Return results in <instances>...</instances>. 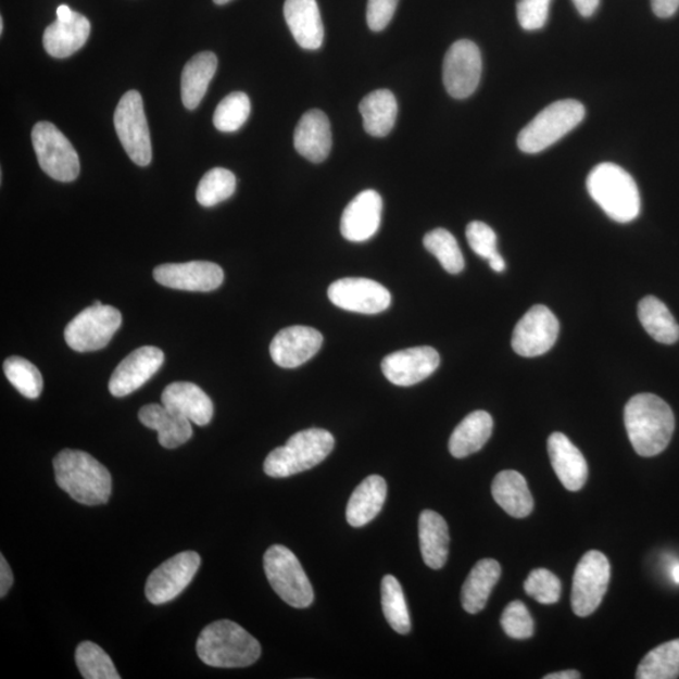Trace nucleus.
<instances>
[{"mask_svg": "<svg viewBox=\"0 0 679 679\" xmlns=\"http://www.w3.org/2000/svg\"><path fill=\"white\" fill-rule=\"evenodd\" d=\"M625 423L629 441L642 457H653L665 451L676 427L670 406L650 393L630 399L625 410Z\"/></svg>", "mask_w": 679, "mask_h": 679, "instance_id": "f257e3e1", "label": "nucleus"}, {"mask_svg": "<svg viewBox=\"0 0 679 679\" xmlns=\"http://www.w3.org/2000/svg\"><path fill=\"white\" fill-rule=\"evenodd\" d=\"M55 482L78 503L103 505L111 496L113 478L91 454L63 450L53 460Z\"/></svg>", "mask_w": 679, "mask_h": 679, "instance_id": "f03ea898", "label": "nucleus"}, {"mask_svg": "<svg viewBox=\"0 0 679 679\" xmlns=\"http://www.w3.org/2000/svg\"><path fill=\"white\" fill-rule=\"evenodd\" d=\"M261 644L244 628L230 620L206 626L197 642V653L206 666L244 668L261 657Z\"/></svg>", "mask_w": 679, "mask_h": 679, "instance_id": "7ed1b4c3", "label": "nucleus"}, {"mask_svg": "<svg viewBox=\"0 0 679 679\" xmlns=\"http://www.w3.org/2000/svg\"><path fill=\"white\" fill-rule=\"evenodd\" d=\"M587 188L591 199L615 222L629 223L641 213L637 183L617 164L596 165L588 175Z\"/></svg>", "mask_w": 679, "mask_h": 679, "instance_id": "20e7f679", "label": "nucleus"}, {"mask_svg": "<svg viewBox=\"0 0 679 679\" xmlns=\"http://www.w3.org/2000/svg\"><path fill=\"white\" fill-rule=\"evenodd\" d=\"M334 447L335 438L330 431L318 428L301 430L267 455L263 469L274 478L305 473L329 457Z\"/></svg>", "mask_w": 679, "mask_h": 679, "instance_id": "39448f33", "label": "nucleus"}, {"mask_svg": "<svg viewBox=\"0 0 679 679\" xmlns=\"http://www.w3.org/2000/svg\"><path fill=\"white\" fill-rule=\"evenodd\" d=\"M584 117L586 108L577 100H562L551 103L518 134V149L526 154H538L563 139Z\"/></svg>", "mask_w": 679, "mask_h": 679, "instance_id": "423d86ee", "label": "nucleus"}, {"mask_svg": "<svg viewBox=\"0 0 679 679\" xmlns=\"http://www.w3.org/2000/svg\"><path fill=\"white\" fill-rule=\"evenodd\" d=\"M266 577L272 589L293 608H307L314 603L313 586L299 558L282 545L271 546L263 557Z\"/></svg>", "mask_w": 679, "mask_h": 679, "instance_id": "0eeeda50", "label": "nucleus"}, {"mask_svg": "<svg viewBox=\"0 0 679 679\" xmlns=\"http://www.w3.org/2000/svg\"><path fill=\"white\" fill-rule=\"evenodd\" d=\"M122 323V314L113 306L87 307L66 326L67 345L78 353L101 350L113 339Z\"/></svg>", "mask_w": 679, "mask_h": 679, "instance_id": "6e6552de", "label": "nucleus"}, {"mask_svg": "<svg viewBox=\"0 0 679 679\" xmlns=\"http://www.w3.org/2000/svg\"><path fill=\"white\" fill-rule=\"evenodd\" d=\"M32 141L42 171L54 180L70 183L77 179L79 159L74 147L51 123H38L32 131Z\"/></svg>", "mask_w": 679, "mask_h": 679, "instance_id": "1a4fd4ad", "label": "nucleus"}, {"mask_svg": "<svg viewBox=\"0 0 679 679\" xmlns=\"http://www.w3.org/2000/svg\"><path fill=\"white\" fill-rule=\"evenodd\" d=\"M114 123L127 155L136 165L148 166L153 158V149L146 110L138 91L133 90L123 96L115 111Z\"/></svg>", "mask_w": 679, "mask_h": 679, "instance_id": "9d476101", "label": "nucleus"}, {"mask_svg": "<svg viewBox=\"0 0 679 679\" xmlns=\"http://www.w3.org/2000/svg\"><path fill=\"white\" fill-rule=\"evenodd\" d=\"M611 581V563L601 551L591 550L575 569L571 608L578 617H589L602 604Z\"/></svg>", "mask_w": 679, "mask_h": 679, "instance_id": "9b49d317", "label": "nucleus"}, {"mask_svg": "<svg viewBox=\"0 0 679 679\" xmlns=\"http://www.w3.org/2000/svg\"><path fill=\"white\" fill-rule=\"evenodd\" d=\"M482 75V58L479 48L468 39L455 42L445 53L443 84L453 99L473 96Z\"/></svg>", "mask_w": 679, "mask_h": 679, "instance_id": "f8f14e48", "label": "nucleus"}, {"mask_svg": "<svg viewBox=\"0 0 679 679\" xmlns=\"http://www.w3.org/2000/svg\"><path fill=\"white\" fill-rule=\"evenodd\" d=\"M199 566L201 556L196 551H184L156 567L147 581L148 601L155 605L174 601L194 579Z\"/></svg>", "mask_w": 679, "mask_h": 679, "instance_id": "ddd939ff", "label": "nucleus"}, {"mask_svg": "<svg viewBox=\"0 0 679 679\" xmlns=\"http://www.w3.org/2000/svg\"><path fill=\"white\" fill-rule=\"evenodd\" d=\"M561 324L546 306L531 307L517 323L511 345L515 353L524 357L546 354L555 345Z\"/></svg>", "mask_w": 679, "mask_h": 679, "instance_id": "4468645a", "label": "nucleus"}, {"mask_svg": "<svg viewBox=\"0 0 679 679\" xmlns=\"http://www.w3.org/2000/svg\"><path fill=\"white\" fill-rule=\"evenodd\" d=\"M330 301L351 313L375 315L386 311L391 294L385 286L367 278H341L327 290Z\"/></svg>", "mask_w": 679, "mask_h": 679, "instance_id": "2eb2a0df", "label": "nucleus"}, {"mask_svg": "<svg viewBox=\"0 0 679 679\" xmlns=\"http://www.w3.org/2000/svg\"><path fill=\"white\" fill-rule=\"evenodd\" d=\"M155 281L169 289L190 292L217 290L225 279V272L217 263L191 261L167 263L154 269Z\"/></svg>", "mask_w": 679, "mask_h": 679, "instance_id": "dca6fc26", "label": "nucleus"}, {"mask_svg": "<svg viewBox=\"0 0 679 679\" xmlns=\"http://www.w3.org/2000/svg\"><path fill=\"white\" fill-rule=\"evenodd\" d=\"M439 364L441 357L436 349L418 347L386 356L381 363V370L394 386L412 387L429 378L438 369Z\"/></svg>", "mask_w": 679, "mask_h": 679, "instance_id": "f3484780", "label": "nucleus"}, {"mask_svg": "<svg viewBox=\"0 0 679 679\" xmlns=\"http://www.w3.org/2000/svg\"><path fill=\"white\" fill-rule=\"evenodd\" d=\"M165 355L155 347H143L133 351L116 367L109 382L110 393L123 398L140 389L154 377L164 364Z\"/></svg>", "mask_w": 679, "mask_h": 679, "instance_id": "a211bd4d", "label": "nucleus"}, {"mask_svg": "<svg viewBox=\"0 0 679 679\" xmlns=\"http://www.w3.org/2000/svg\"><path fill=\"white\" fill-rule=\"evenodd\" d=\"M323 341L322 332L313 327H286L272 340L269 354L278 366L294 369L313 359L322 349Z\"/></svg>", "mask_w": 679, "mask_h": 679, "instance_id": "6ab92c4d", "label": "nucleus"}, {"mask_svg": "<svg viewBox=\"0 0 679 679\" xmlns=\"http://www.w3.org/2000/svg\"><path fill=\"white\" fill-rule=\"evenodd\" d=\"M382 199L378 191L364 190L351 201L342 213L340 229L350 242L369 241L378 234Z\"/></svg>", "mask_w": 679, "mask_h": 679, "instance_id": "aec40b11", "label": "nucleus"}, {"mask_svg": "<svg viewBox=\"0 0 679 679\" xmlns=\"http://www.w3.org/2000/svg\"><path fill=\"white\" fill-rule=\"evenodd\" d=\"M548 451L551 466L565 489L580 491L587 483L589 473L584 455L569 438L558 431L549 437Z\"/></svg>", "mask_w": 679, "mask_h": 679, "instance_id": "412c9836", "label": "nucleus"}, {"mask_svg": "<svg viewBox=\"0 0 679 679\" xmlns=\"http://www.w3.org/2000/svg\"><path fill=\"white\" fill-rule=\"evenodd\" d=\"M285 20L294 41L303 50L315 51L324 43V24L316 0H286Z\"/></svg>", "mask_w": 679, "mask_h": 679, "instance_id": "4be33fe9", "label": "nucleus"}, {"mask_svg": "<svg viewBox=\"0 0 679 679\" xmlns=\"http://www.w3.org/2000/svg\"><path fill=\"white\" fill-rule=\"evenodd\" d=\"M293 142L298 153L311 163H323L332 147L329 118L323 111H309L296 126Z\"/></svg>", "mask_w": 679, "mask_h": 679, "instance_id": "5701e85b", "label": "nucleus"}, {"mask_svg": "<svg viewBox=\"0 0 679 679\" xmlns=\"http://www.w3.org/2000/svg\"><path fill=\"white\" fill-rule=\"evenodd\" d=\"M162 404L201 427L210 425L214 414L212 399L204 390L188 381H177L167 386L163 391Z\"/></svg>", "mask_w": 679, "mask_h": 679, "instance_id": "b1692460", "label": "nucleus"}, {"mask_svg": "<svg viewBox=\"0 0 679 679\" xmlns=\"http://www.w3.org/2000/svg\"><path fill=\"white\" fill-rule=\"evenodd\" d=\"M139 419L143 426L158 431L159 443L166 450L178 449L193 436L190 420L163 404L142 406Z\"/></svg>", "mask_w": 679, "mask_h": 679, "instance_id": "393cba45", "label": "nucleus"}, {"mask_svg": "<svg viewBox=\"0 0 679 679\" xmlns=\"http://www.w3.org/2000/svg\"><path fill=\"white\" fill-rule=\"evenodd\" d=\"M91 34V24L85 15L74 13L67 22L55 21L43 35V46L54 59H67L83 48Z\"/></svg>", "mask_w": 679, "mask_h": 679, "instance_id": "a878e982", "label": "nucleus"}, {"mask_svg": "<svg viewBox=\"0 0 679 679\" xmlns=\"http://www.w3.org/2000/svg\"><path fill=\"white\" fill-rule=\"evenodd\" d=\"M450 530L444 518L435 511H423L419 517V542L423 561L430 569L439 570L449 561Z\"/></svg>", "mask_w": 679, "mask_h": 679, "instance_id": "bb28decb", "label": "nucleus"}, {"mask_svg": "<svg viewBox=\"0 0 679 679\" xmlns=\"http://www.w3.org/2000/svg\"><path fill=\"white\" fill-rule=\"evenodd\" d=\"M388 493L386 479L373 475L364 479L351 494L347 520L353 527H363L374 520L385 506Z\"/></svg>", "mask_w": 679, "mask_h": 679, "instance_id": "cd10ccee", "label": "nucleus"}, {"mask_svg": "<svg viewBox=\"0 0 679 679\" xmlns=\"http://www.w3.org/2000/svg\"><path fill=\"white\" fill-rule=\"evenodd\" d=\"M492 496L510 516L524 518L533 510V499L529 486L516 470H502L493 479Z\"/></svg>", "mask_w": 679, "mask_h": 679, "instance_id": "c85d7f7f", "label": "nucleus"}, {"mask_svg": "<svg viewBox=\"0 0 679 679\" xmlns=\"http://www.w3.org/2000/svg\"><path fill=\"white\" fill-rule=\"evenodd\" d=\"M501 565L493 558H483L478 562L462 588L463 609L469 614L482 612L501 578Z\"/></svg>", "mask_w": 679, "mask_h": 679, "instance_id": "c756f323", "label": "nucleus"}, {"mask_svg": "<svg viewBox=\"0 0 679 679\" xmlns=\"http://www.w3.org/2000/svg\"><path fill=\"white\" fill-rule=\"evenodd\" d=\"M217 67V55L213 52L198 53L187 63L181 74L184 106L188 110H194L201 105Z\"/></svg>", "mask_w": 679, "mask_h": 679, "instance_id": "7c9ffc66", "label": "nucleus"}, {"mask_svg": "<svg viewBox=\"0 0 679 679\" xmlns=\"http://www.w3.org/2000/svg\"><path fill=\"white\" fill-rule=\"evenodd\" d=\"M493 430V419L485 411H476L467 415L450 439V452L455 458H466L483 449L489 442Z\"/></svg>", "mask_w": 679, "mask_h": 679, "instance_id": "2f4dec72", "label": "nucleus"}, {"mask_svg": "<svg viewBox=\"0 0 679 679\" xmlns=\"http://www.w3.org/2000/svg\"><path fill=\"white\" fill-rule=\"evenodd\" d=\"M359 110L365 131L374 138H385L393 130L398 116V102L393 92L378 90L366 95Z\"/></svg>", "mask_w": 679, "mask_h": 679, "instance_id": "473e14b6", "label": "nucleus"}, {"mask_svg": "<svg viewBox=\"0 0 679 679\" xmlns=\"http://www.w3.org/2000/svg\"><path fill=\"white\" fill-rule=\"evenodd\" d=\"M639 322L651 337L670 345L679 340V325L668 307L654 296H649L639 302Z\"/></svg>", "mask_w": 679, "mask_h": 679, "instance_id": "72a5a7b5", "label": "nucleus"}, {"mask_svg": "<svg viewBox=\"0 0 679 679\" xmlns=\"http://www.w3.org/2000/svg\"><path fill=\"white\" fill-rule=\"evenodd\" d=\"M638 679H676L679 677V639L651 651L638 666Z\"/></svg>", "mask_w": 679, "mask_h": 679, "instance_id": "f704fd0d", "label": "nucleus"}, {"mask_svg": "<svg viewBox=\"0 0 679 679\" xmlns=\"http://www.w3.org/2000/svg\"><path fill=\"white\" fill-rule=\"evenodd\" d=\"M381 606L389 626L399 634L411 632L412 623L401 582L393 575L381 581Z\"/></svg>", "mask_w": 679, "mask_h": 679, "instance_id": "c9c22d12", "label": "nucleus"}, {"mask_svg": "<svg viewBox=\"0 0 679 679\" xmlns=\"http://www.w3.org/2000/svg\"><path fill=\"white\" fill-rule=\"evenodd\" d=\"M423 244L449 274L457 275L465 268V259H463L457 239L451 231L443 228L433 229L425 236Z\"/></svg>", "mask_w": 679, "mask_h": 679, "instance_id": "e433bc0d", "label": "nucleus"}, {"mask_svg": "<svg viewBox=\"0 0 679 679\" xmlns=\"http://www.w3.org/2000/svg\"><path fill=\"white\" fill-rule=\"evenodd\" d=\"M236 187L237 179L234 173L225 167H214L199 181L197 201L206 208L217 205L234 196Z\"/></svg>", "mask_w": 679, "mask_h": 679, "instance_id": "4c0bfd02", "label": "nucleus"}, {"mask_svg": "<svg viewBox=\"0 0 679 679\" xmlns=\"http://www.w3.org/2000/svg\"><path fill=\"white\" fill-rule=\"evenodd\" d=\"M79 672L86 679H120V675L109 654L98 644L83 642L75 654Z\"/></svg>", "mask_w": 679, "mask_h": 679, "instance_id": "58836bf2", "label": "nucleus"}, {"mask_svg": "<svg viewBox=\"0 0 679 679\" xmlns=\"http://www.w3.org/2000/svg\"><path fill=\"white\" fill-rule=\"evenodd\" d=\"M3 367L7 379L23 397L37 399L41 395L43 378L34 364L26 359L12 356L7 359Z\"/></svg>", "mask_w": 679, "mask_h": 679, "instance_id": "ea45409f", "label": "nucleus"}, {"mask_svg": "<svg viewBox=\"0 0 679 679\" xmlns=\"http://www.w3.org/2000/svg\"><path fill=\"white\" fill-rule=\"evenodd\" d=\"M251 114V101L243 92H234L215 109L213 123L222 133H235L246 124Z\"/></svg>", "mask_w": 679, "mask_h": 679, "instance_id": "a19ab883", "label": "nucleus"}, {"mask_svg": "<svg viewBox=\"0 0 679 679\" xmlns=\"http://www.w3.org/2000/svg\"><path fill=\"white\" fill-rule=\"evenodd\" d=\"M526 594L535 601L550 605L561 601L562 581L548 569H535L525 581Z\"/></svg>", "mask_w": 679, "mask_h": 679, "instance_id": "79ce46f5", "label": "nucleus"}, {"mask_svg": "<svg viewBox=\"0 0 679 679\" xmlns=\"http://www.w3.org/2000/svg\"><path fill=\"white\" fill-rule=\"evenodd\" d=\"M501 626L510 638L529 639L533 636V619L526 605L516 601L510 603L502 613Z\"/></svg>", "mask_w": 679, "mask_h": 679, "instance_id": "37998d69", "label": "nucleus"}, {"mask_svg": "<svg viewBox=\"0 0 679 679\" xmlns=\"http://www.w3.org/2000/svg\"><path fill=\"white\" fill-rule=\"evenodd\" d=\"M468 244L473 251L487 261L498 251V236L494 230L483 222L469 223L466 230Z\"/></svg>", "mask_w": 679, "mask_h": 679, "instance_id": "c03bdc74", "label": "nucleus"}, {"mask_svg": "<svg viewBox=\"0 0 679 679\" xmlns=\"http://www.w3.org/2000/svg\"><path fill=\"white\" fill-rule=\"evenodd\" d=\"M553 0H518L517 20L525 30H538L545 27L550 5Z\"/></svg>", "mask_w": 679, "mask_h": 679, "instance_id": "a18cd8bd", "label": "nucleus"}, {"mask_svg": "<svg viewBox=\"0 0 679 679\" xmlns=\"http://www.w3.org/2000/svg\"><path fill=\"white\" fill-rule=\"evenodd\" d=\"M399 0H367L366 21L373 32H381L393 20Z\"/></svg>", "mask_w": 679, "mask_h": 679, "instance_id": "49530a36", "label": "nucleus"}, {"mask_svg": "<svg viewBox=\"0 0 679 679\" xmlns=\"http://www.w3.org/2000/svg\"><path fill=\"white\" fill-rule=\"evenodd\" d=\"M652 10L659 18L672 17L678 11L679 0H651Z\"/></svg>", "mask_w": 679, "mask_h": 679, "instance_id": "de8ad7c7", "label": "nucleus"}, {"mask_svg": "<svg viewBox=\"0 0 679 679\" xmlns=\"http://www.w3.org/2000/svg\"><path fill=\"white\" fill-rule=\"evenodd\" d=\"M13 573L5 557L0 556V596L4 598L13 586Z\"/></svg>", "mask_w": 679, "mask_h": 679, "instance_id": "09e8293b", "label": "nucleus"}, {"mask_svg": "<svg viewBox=\"0 0 679 679\" xmlns=\"http://www.w3.org/2000/svg\"><path fill=\"white\" fill-rule=\"evenodd\" d=\"M573 3L582 17H591L601 5V0H573Z\"/></svg>", "mask_w": 679, "mask_h": 679, "instance_id": "8fccbe9b", "label": "nucleus"}, {"mask_svg": "<svg viewBox=\"0 0 679 679\" xmlns=\"http://www.w3.org/2000/svg\"><path fill=\"white\" fill-rule=\"evenodd\" d=\"M545 679H579L581 678V675L578 672V670H563V672H556V674H550L545 677H543Z\"/></svg>", "mask_w": 679, "mask_h": 679, "instance_id": "3c124183", "label": "nucleus"}, {"mask_svg": "<svg viewBox=\"0 0 679 679\" xmlns=\"http://www.w3.org/2000/svg\"><path fill=\"white\" fill-rule=\"evenodd\" d=\"M490 266L494 272H503L506 268V262L505 260H503L502 255L500 253H496L494 255H492V257L489 260Z\"/></svg>", "mask_w": 679, "mask_h": 679, "instance_id": "603ef678", "label": "nucleus"}, {"mask_svg": "<svg viewBox=\"0 0 679 679\" xmlns=\"http://www.w3.org/2000/svg\"><path fill=\"white\" fill-rule=\"evenodd\" d=\"M74 11L70 10L67 5H60L58 10V20L62 22H67L72 17H74Z\"/></svg>", "mask_w": 679, "mask_h": 679, "instance_id": "864d4df0", "label": "nucleus"}, {"mask_svg": "<svg viewBox=\"0 0 679 679\" xmlns=\"http://www.w3.org/2000/svg\"><path fill=\"white\" fill-rule=\"evenodd\" d=\"M670 575H672V580L676 582V584L679 586V563L672 567V570H670Z\"/></svg>", "mask_w": 679, "mask_h": 679, "instance_id": "5fc2aeb1", "label": "nucleus"}, {"mask_svg": "<svg viewBox=\"0 0 679 679\" xmlns=\"http://www.w3.org/2000/svg\"><path fill=\"white\" fill-rule=\"evenodd\" d=\"M215 4L223 5L231 2V0H213Z\"/></svg>", "mask_w": 679, "mask_h": 679, "instance_id": "6e6d98bb", "label": "nucleus"}, {"mask_svg": "<svg viewBox=\"0 0 679 679\" xmlns=\"http://www.w3.org/2000/svg\"><path fill=\"white\" fill-rule=\"evenodd\" d=\"M3 29H4V22L3 18L0 20V34H3Z\"/></svg>", "mask_w": 679, "mask_h": 679, "instance_id": "4d7b16f0", "label": "nucleus"}]
</instances>
